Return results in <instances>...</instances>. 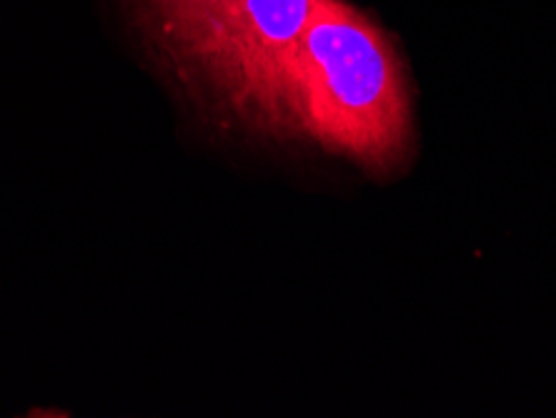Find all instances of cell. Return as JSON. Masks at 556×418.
<instances>
[{"label":"cell","mask_w":556,"mask_h":418,"mask_svg":"<svg viewBox=\"0 0 556 418\" xmlns=\"http://www.w3.org/2000/svg\"><path fill=\"white\" fill-rule=\"evenodd\" d=\"M286 138L369 176L406 166L416 143L408 78L391 38L349 0H318L286 96Z\"/></svg>","instance_id":"cell-1"},{"label":"cell","mask_w":556,"mask_h":418,"mask_svg":"<svg viewBox=\"0 0 556 418\" xmlns=\"http://www.w3.org/2000/svg\"><path fill=\"white\" fill-rule=\"evenodd\" d=\"M318 0H201L153 28L178 71L236 121L286 138V96Z\"/></svg>","instance_id":"cell-2"},{"label":"cell","mask_w":556,"mask_h":418,"mask_svg":"<svg viewBox=\"0 0 556 418\" xmlns=\"http://www.w3.org/2000/svg\"><path fill=\"white\" fill-rule=\"evenodd\" d=\"M201 0H141L143 11L149 13V21L153 28L163 26V23L178 18V15L186 13L188 8L199 5Z\"/></svg>","instance_id":"cell-3"}]
</instances>
